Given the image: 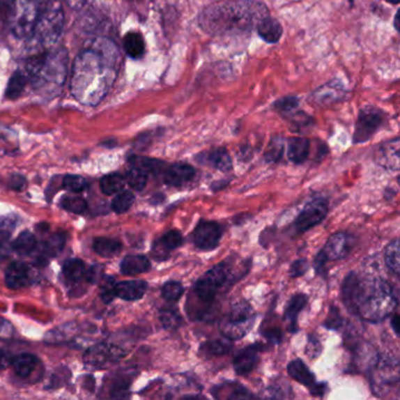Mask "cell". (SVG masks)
I'll return each instance as SVG.
<instances>
[{"label": "cell", "mask_w": 400, "mask_h": 400, "mask_svg": "<svg viewBox=\"0 0 400 400\" xmlns=\"http://www.w3.org/2000/svg\"><path fill=\"white\" fill-rule=\"evenodd\" d=\"M15 228V221L11 219H1L0 220V231L1 233H10L12 229Z\"/></svg>", "instance_id": "obj_59"}, {"label": "cell", "mask_w": 400, "mask_h": 400, "mask_svg": "<svg viewBox=\"0 0 400 400\" xmlns=\"http://www.w3.org/2000/svg\"><path fill=\"white\" fill-rule=\"evenodd\" d=\"M115 296V282L113 277L102 278L101 297L105 303H109Z\"/></svg>", "instance_id": "obj_47"}, {"label": "cell", "mask_w": 400, "mask_h": 400, "mask_svg": "<svg viewBox=\"0 0 400 400\" xmlns=\"http://www.w3.org/2000/svg\"><path fill=\"white\" fill-rule=\"evenodd\" d=\"M269 15L267 8L252 0H238L213 5L200 15V26L208 33H242L249 32Z\"/></svg>", "instance_id": "obj_2"}, {"label": "cell", "mask_w": 400, "mask_h": 400, "mask_svg": "<svg viewBox=\"0 0 400 400\" xmlns=\"http://www.w3.org/2000/svg\"><path fill=\"white\" fill-rule=\"evenodd\" d=\"M125 356V351L119 346L109 344L93 345L86 351L85 363L94 367H105L115 363Z\"/></svg>", "instance_id": "obj_11"}, {"label": "cell", "mask_w": 400, "mask_h": 400, "mask_svg": "<svg viewBox=\"0 0 400 400\" xmlns=\"http://www.w3.org/2000/svg\"><path fill=\"white\" fill-rule=\"evenodd\" d=\"M61 206L63 209L70 211V213H75V214H82L86 210L87 203L82 197H63L61 201Z\"/></svg>", "instance_id": "obj_44"}, {"label": "cell", "mask_w": 400, "mask_h": 400, "mask_svg": "<svg viewBox=\"0 0 400 400\" xmlns=\"http://www.w3.org/2000/svg\"><path fill=\"white\" fill-rule=\"evenodd\" d=\"M233 344L226 339H216V341H207L202 345L203 351L210 356H222L230 351Z\"/></svg>", "instance_id": "obj_41"}, {"label": "cell", "mask_w": 400, "mask_h": 400, "mask_svg": "<svg viewBox=\"0 0 400 400\" xmlns=\"http://www.w3.org/2000/svg\"><path fill=\"white\" fill-rule=\"evenodd\" d=\"M12 364V357L8 352L0 350V370H4Z\"/></svg>", "instance_id": "obj_58"}, {"label": "cell", "mask_w": 400, "mask_h": 400, "mask_svg": "<svg viewBox=\"0 0 400 400\" xmlns=\"http://www.w3.org/2000/svg\"><path fill=\"white\" fill-rule=\"evenodd\" d=\"M343 95H344V87L337 80L330 82V84H326L315 93L316 99L322 104L339 100L341 98H343Z\"/></svg>", "instance_id": "obj_28"}, {"label": "cell", "mask_w": 400, "mask_h": 400, "mask_svg": "<svg viewBox=\"0 0 400 400\" xmlns=\"http://www.w3.org/2000/svg\"><path fill=\"white\" fill-rule=\"evenodd\" d=\"M298 104H300L298 98L286 97L281 99V100L276 101L275 108L277 111H281V113H289V111H293L295 108H297Z\"/></svg>", "instance_id": "obj_49"}, {"label": "cell", "mask_w": 400, "mask_h": 400, "mask_svg": "<svg viewBox=\"0 0 400 400\" xmlns=\"http://www.w3.org/2000/svg\"><path fill=\"white\" fill-rule=\"evenodd\" d=\"M307 302H308V297L305 296V295H302V293H298V295L291 297V300H289V303L286 305L284 318L288 323L290 332H296L298 330L297 329V318H298L300 312L305 307Z\"/></svg>", "instance_id": "obj_22"}, {"label": "cell", "mask_w": 400, "mask_h": 400, "mask_svg": "<svg viewBox=\"0 0 400 400\" xmlns=\"http://www.w3.org/2000/svg\"><path fill=\"white\" fill-rule=\"evenodd\" d=\"M222 238V228L219 223L200 221L194 230L193 241L197 249L209 252L220 245Z\"/></svg>", "instance_id": "obj_12"}, {"label": "cell", "mask_w": 400, "mask_h": 400, "mask_svg": "<svg viewBox=\"0 0 400 400\" xmlns=\"http://www.w3.org/2000/svg\"><path fill=\"white\" fill-rule=\"evenodd\" d=\"M391 325H392L393 331L397 336H399V330H398V325H399V317L398 315L393 316L392 322H391Z\"/></svg>", "instance_id": "obj_62"}, {"label": "cell", "mask_w": 400, "mask_h": 400, "mask_svg": "<svg viewBox=\"0 0 400 400\" xmlns=\"http://www.w3.org/2000/svg\"><path fill=\"white\" fill-rule=\"evenodd\" d=\"M385 1H387V3H390V4L397 5V4H399L400 0H385Z\"/></svg>", "instance_id": "obj_64"}, {"label": "cell", "mask_w": 400, "mask_h": 400, "mask_svg": "<svg viewBox=\"0 0 400 400\" xmlns=\"http://www.w3.org/2000/svg\"><path fill=\"white\" fill-rule=\"evenodd\" d=\"M398 22H399V19H398V13H397L396 18H394V26H396L397 31H399V26H398Z\"/></svg>", "instance_id": "obj_63"}, {"label": "cell", "mask_w": 400, "mask_h": 400, "mask_svg": "<svg viewBox=\"0 0 400 400\" xmlns=\"http://www.w3.org/2000/svg\"><path fill=\"white\" fill-rule=\"evenodd\" d=\"M231 278V268L226 262L211 268L195 284V293L204 302H211L219 293L221 286H226Z\"/></svg>", "instance_id": "obj_8"}, {"label": "cell", "mask_w": 400, "mask_h": 400, "mask_svg": "<svg viewBox=\"0 0 400 400\" xmlns=\"http://www.w3.org/2000/svg\"><path fill=\"white\" fill-rule=\"evenodd\" d=\"M93 249L101 257H113L121 252V243L111 238H98L94 240Z\"/></svg>", "instance_id": "obj_32"}, {"label": "cell", "mask_w": 400, "mask_h": 400, "mask_svg": "<svg viewBox=\"0 0 400 400\" xmlns=\"http://www.w3.org/2000/svg\"><path fill=\"white\" fill-rule=\"evenodd\" d=\"M326 261H328V257H326L324 252H319L318 255L316 256L315 259V270L318 275H322V276H325V264Z\"/></svg>", "instance_id": "obj_52"}, {"label": "cell", "mask_w": 400, "mask_h": 400, "mask_svg": "<svg viewBox=\"0 0 400 400\" xmlns=\"http://www.w3.org/2000/svg\"><path fill=\"white\" fill-rule=\"evenodd\" d=\"M252 393L248 392V390H245L242 386H236V389L231 391L229 398L231 399H241V398H252Z\"/></svg>", "instance_id": "obj_57"}, {"label": "cell", "mask_w": 400, "mask_h": 400, "mask_svg": "<svg viewBox=\"0 0 400 400\" xmlns=\"http://www.w3.org/2000/svg\"><path fill=\"white\" fill-rule=\"evenodd\" d=\"M147 291V283L144 281H125L115 284V296L121 300H140Z\"/></svg>", "instance_id": "obj_20"}, {"label": "cell", "mask_w": 400, "mask_h": 400, "mask_svg": "<svg viewBox=\"0 0 400 400\" xmlns=\"http://www.w3.org/2000/svg\"><path fill=\"white\" fill-rule=\"evenodd\" d=\"M125 180H126L127 183H128L132 190L141 192L147 185L148 174L146 171H142V169L133 167L127 173Z\"/></svg>", "instance_id": "obj_38"}, {"label": "cell", "mask_w": 400, "mask_h": 400, "mask_svg": "<svg viewBox=\"0 0 400 400\" xmlns=\"http://www.w3.org/2000/svg\"><path fill=\"white\" fill-rule=\"evenodd\" d=\"M308 271V262L305 260H298L293 262V266L290 267V277H300Z\"/></svg>", "instance_id": "obj_50"}, {"label": "cell", "mask_w": 400, "mask_h": 400, "mask_svg": "<svg viewBox=\"0 0 400 400\" xmlns=\"http://www.w3.org/2000/svg\"><path fill=\"white\" fill-rule=\"evenodd\" d=\"M328 260H341L350 252V241L348 235L343 233H334L323 249Z\"/></svg>", "instance_id": "obj_18"}, {"label": "cell", "mask_w": 400, "mask_h": 400, "mask_svg": "<svg viewBox=\"0 0 400 400\" xmlns=\"http://www.w3.org/2000/svg\"><path fill=\"white\" fill-rule=\"evenodd\" d=\"M67 1H68L70 8H75V10L82 8L84 4H85V0H67Z\"/></svg>", "instance_id": "obj_61"}, {"label": "cell", "mask_w": 400, "mask_h": 400, "mask_svg": "<svg viewBox=\"0 0 400 400\" xmlns=\"http://www.w3.org/2000/svg\"><path fill=\"white\" fill-rule=\"evenodd\" d=\"M328 201L324 199H316L307 204L295 221V228L298 233H305L317 226L325 219L328 214Z\"/></svg>", "instance_id": "obj_10"}, {"label": "cell", "mask_w": 400, "mask_h": 400, "mask_svg": "<svg viewBox=\"0 0 400 400\" xmlns=\"http://www.w3.org/2000/svg\"><path fill=\"white\" fill-rule=\"evenodd\" d=\"M101 272H102V268L100 266H94L86 271L85 278L89 283H95L100 279Z\"/></svg>", "instance_id": "obj_54"}, {"label": "cell", "mask_w": 400, "mask_h": 400, "mask_svg": "<svg viewBox=\"0 0 400 400\" xmlns=\"http://www.w3.org/2000/svg\"><path fill=\"white\" fill-rule=\"evenodd\" d=\"M12 332H13V328H12L11 323L0 317V337H11Z\"/></svg>", "instance_id": "obj_56"}, {"label": "cell", "mask_w": 400, "mask_h": 400, "mask_svg": "<svg viewBox=\"0 0 400 400\" xmlns=\"http://www.w3.org/2000/svg\"><path fill=\"white\" fill-rule=\"evenodd\" d=\"M383 123V113L378 108L367 106L360 111L356 130L353 134L355 144H363L370 140Z\"/></svg>", "instance_id": "obj_9"}, {"label": "cell", "mask_w": 400, "mask_h": 400, "mask_svg": "<svg viewBox=\"0 0 400 400\" xmlns=\"http://www.w3.org/2000/svg\"><path fill=\"white\" fill-rule=\"evenodd\" d=\"M290 377L303 385L311 387L316 383L315 376L300 360H295L288 365Z\"/></svg>", "instance_id": "obj_25"}, {"label": "cell", "mask_w": 400, "mask_h": 400, "mask_svg": "<svg viewBox=\"0 0 400 400\" xmlns=\"http://www.w3.org/2000/svg\"><path fill=\"white\" fill-rule=\"evenodd\" d=\"M68 53L63 47L32 56L27 61V73L34 89L46 95H54L66 82Z\"/></svg>", "instance_id": "obj_3"}, {"label": "cell", "mask_w": 400, "mask_h": 400, "mask_svg": "<svg viewBox=\"0 0 400 400\" xmlns=\"http://www.w3.org/2000/svg\"><path fill=\"white\" fill-rule=\"evenodd\" d=\"M259 352H260L259 345L248 346L238 352V356L233 360V369L236 371V374L241 376L250 374L255 369L259 360Z\"/></svg>", "instance_id": "obj_17"}, {"label": "cell", "mask_w": 400, "mask_h": 400, "mask_svg": "<svg viewBox=\"0 0 400 400\" xmlns=\"http://www.w3.org/2000/svg\"><path fill=\"white\" fill-rule=\"evenodd\" d=\"M160 321L163 328L167 330H175L182 324V317L178 311L173 309H164L160 314Z\"/></svg>", "instance_id": "obj_43"}, {"label": "cell", "mask_w": 400, "mask_h": 400, "mask_svg": "<svg viewBox=\"0 0 400 400\" xmlns=\"http://www.w3.org/2000/svg\"><path fill=\"white\" fill-rule=\"evenodd\" d=\"M197 171L187 163H175L171 167L166 168L163 173V180L171 187H182L190 183L195 178Z\"/></svg>", "instance_id": "obj_15"}, {"label": "cell", "mask_w": 400, "mask_h": 400, "mask_svg": "<svg viewBox=\"0 0 400 400\" xmlns=\"http://www.w3.org/2000/svg\"><path fill=\"white\" fill-rule=\"evenodd\" d=\"M183 293L185 289L178 282H168L162 286V296L171 302L180 300Z\"/></svg>", "instance_id": "obj_46"}, {"label": "cell", "mask_w": 400, "mask_h": 400, "mask_svg": "<svg viewBox=\"0 0 400 400\" xmlns=\"http://www.w3.org/2000/svg\"><path fill=\"white\" fill-rule=\"evenodd\" d=\"M10 187L13 190L22 192L26 188V180L22 175H12L11 178H10Z\"/></svg>", "instance_id": "obj_51"}, {"label": "cell", "mask_w": 400, "mask_h": 400, "mask_svg": "<svg viewBox=\"0 0 400 400\" xmlns=\"http://www.w3.org/2000/svg\"><path fill=\"white\" fill-rule=\"evenodd\" d=\"M120 53L109 39H97L75 58L70 92L85 106H98L107 95L119 68Z\"/></svg>", "instance_id": "obj_1"}, {"label": "cell", "mask_w": 400, "mask_h": 400, "mask_svg": "<svg viewBox=\"0 0 400 400\" xmlns=\"http://www.w3.org/2000/svg\"><path fill=\"white\" fill-rule=\"evenodd\" d=\"M310 142L304 137H291L288 142V157L296 164L303 163L308 159Z\"/></svg>", "instance_id": "obj_24"}, {"label": "cell", "mask_w": 400, "mask_h": 400, "mask_svg": "<svg viewBox=\"0 0 400 400\" xmlns=\"http://www.w3.org/2000/svg\"><path fill=\"white\" fill-rule=\"evenodd\" d=\"M398 305L391 286L382 279L364 283L363 295L357 314L370 323H379L389 317Z\"/></svg>", "instance_id": "obj_4"}, {"label": "cell", "mask_w": 400, "mask_h": 400, "mask_svg": "<svg viewBox=\"0 0 400 400\" xmlns=\"http://www.w3.org/2000/svg\"><path fill=\"white\" fill-rule=\"evenodd\" d=\"M321 350H322L321 343L316 338H309L308 345H307V352H308L309 356L315 358L321 353Z\"/></svg>", "instance_id": "obj_53"}, {"label": "cell", "mask_w": 400, "mask_h": 400, "mask_svg": "<svg viewBox=\"0 0 400 400\" xmlns=\"http://www.w3.org/2000/svg\"><path fill=\"white\" fill-rule=\"evenodd\" d=\"M364 282L360 279L358 275L355 272L348 274L343 282V302H344L346 308L350 312H357L358 304L362 300L363 295Z\"/></svg>", "instance_id": "obj_13"}, {"label": "cell", "mask_w": 400, "mask_h": 400, "mask_svg": "<svg viewBox=\"0 0 400 400\" xmlns=\"http://www.w3.org/2000/svg\"><path fill=\"white\" fill-rule=\"evenodd\" d=\"M123 49L132 59H140L146 52L145 40L141 34L130 32L123 38Z\"/></svg>", "instance_id": "obj_26"}, {"label": "cell", "mask_w": 400, "mask_h": 400, "mask_svg": "<svg viewBox=\"0 0 400 400\" xmlns=\"http://www.w3.org/2000/svg\"><path fill=\"white\" fill-rule=\"evenodd\" d=\"M151 269V262L146 256H127L121 262V272L126 276L144 274Z\"/></svg>", "instance_id": "obj_23"}, {"label": "cell", "mask_w": 400, "mask_h": 400, "mask_svg": "<svg viewBox=\"0 0 400 400\" xmlns=\"http://www.w3.org/2000/svg\"><path fill=\"white\" fill-rule=\"evenodd\" d=\"M86 271L87 269H86L85 263L79 259L70 260L63 266V275L67 278V281L72 282V283H79L82 278H85Z\"/></svg>", "instance_id": "obj_34"}, {"label": "cell", "mask_w": 400, "mask_h": 400, "mask_svg": "<svg viewBox=\"0 0 400 400\" xmlns=\"http://www.w3.org/2000/svg\"><path fill=\"white\" fill-rule=\"evenodd\" d=\"M41 12V0H11L8 6V24L17 38L33 36Z\"/></svg>", "instance_id": "obj_6"}, {"label": "cell", "mask_w": 400, "mask_h": 400, "mask_svg": "<svg viewBox=\"0 0 400 400\" xmlns=\"http://www.w3.org/2000/svg\"><path fill=\"white\" fill-rule=\"evenodd\" d=\"M27 79L22 75L20 70H15L8 80L6 91H5V98L8 100H15L22 95L24 89L26 87Z\"/></svg>", "instance_id": "obj_30"}, {"label": "cell", "mask_w": 400, "mask_h": 400, "mask_svg": "<svg viewBox=\"0 0 400 400\" xmlns=\"http://www.w3.org/2000/svg\"><path fill=\"white\" fill-rule=\"evenodd\" d=\"M32 279L31 269L27 264L22 262L12 263L5 274V283L10 289L17 290L29 286Z\"/></svg>", "instance_id": "obj_16"}, {"label": "cell", "mask_w": 400, "mask_h": 400, "mask_svg": "<svg viewBox=\"0 0 400 400\" xmlns=\"http://www.w3.org/2000/svg\"><path fill=\"white\" fill-rule=\"evenodd\" d=\"M37 247V238L30 231H24L12 245V249L19 255H30Z\"/></svg>", "instance_id": "obj_33"}, {"label": "cell", "mask_w": 400, "mask_h": 400, "mask_svg": "<svg viewBox=\"0 0 400 400\" xmlns=\"http://www.w3.org/2000/svg\"><path fill=\"white\" fill-rule=\"evenodd\" d=\"M65 241H66V238L63 233H58L52 235L44 245L45 259L58 255L63 250Z\"/></svg>", "instance_id": "obj_40"}, {"label": "cell", "mask_w": 400, "mask_h": 400, "mask_svg": "<svg viewBox=\"0 0 400 400\" xmlns=\"http://www.w3.org/2000/svg\"><path fill=\"white\" fill-rule=\"evenodd\" d=\"M206 161L221 171H229L233 168L231 157H230L229 153L226 152V149L224 148L211 151L208 155H206Z\"/></svg>", "instance_id": "obj_31"}, {"label": "cell", "mask_w": 400, "mask_h": 400, "mask_svg": "<svg viewBox=\"0 0 400 400\" xmlns=\"http://www.w3.org/2000/svg\"><path fill=\"white\" fill-rule=\"evenodd\" d=\"M63 188L73 193L82 192L87 187V182L85 178L79 175H66L63 180Z\"/></svg>", "instance_id": "obj_45"}, {"label": "cell", "mask_w": 400, "mask_h": 400, "mask_svg": "<svg viewBox=\"0 0 400 400\" xmlns=\"http://www.w3.org/2000/svg\"><path fill=\"white\" fill-rule=\"evenodd\" d=\"M399 139L387 141L379 146L376 153V161L379 166L389 171H398L400 164Z\"/></svg>", "instance_id": "obj_14"}, {"label": "cell", "mask_w": 400, "mask_h": 400, "mask_svg": "<svg viewBox=\"0 0 400 400\" xmlns=\"http://www.w3.org/2000/svg\"><path fill=\"white\" fill-rule=\"evenodd\" d=\"M101 190L106 195H114L123 190L125 178L119 174L107 175L100 182Z\"/></svg>", "instance_id": "obj_35"}, {"label": "cell", "mask_w": 400, "mask_h": 400, "mask_svg": "<svg viewBox=\"0 0 400 400\" xmlns=\"http://www.w3.org/2000/svg\"><path fill=\"white\" fill-rule=\"evenodd\" d=\"M399 241L394 240L391 242L385 252V263L393 274L399 275L400 256Z\"/></svg>", "instance_id": "obj_37"}, {"label": "cell", "mask_w": 400, "mask_h": 400, "mask_svg": "<svg viewBox=\"0 0 400 400\" xmlns=\"http://www.w3.org/2000/svg\"><path fill=\"white\" fill-rule=\"evenodd\" d=\"M377 355L374 352V348L369 346V345H364L360 346L356 351V365L362 367V369H374V365L377 363Z\"/></svg>", "instance_id": "obj_36"}, {"label": "cell", "mask_w": 400, "mask_h": 400, "mask_svg": "<svg viewBox=\"0 0 400 400\" xmlns=\"http://www.w3.org/2000/svg\"><path fill=\"white\" fill-rule=\"evenodd\" d=\"M37 365V357L31 353H22L20 356L15 357V360H12L13 370L22 378L30 377V374L33 372Z\"/></svg>", "instance_id": "obj_27"}, {"label": "cell", "mask_w": 400, "mask_h": 400, "mask_svg": "<svg viewBox=\"0 0 400 400\" xmlns=\"http://www.w3.org/2000/svg\"><path fill=\"white\" fill-rule=\"evenodd\" d=\"M135 197L134 194L130 190H121L118 195L114 197V200L111 202V209L118 213V214H123L126 213L132 206H133Z\"/></svg>", "instance_id": "obj_39"}, {"label": "cell", "mask_w": 400, "mask_h": 400, "mask_svg": "<svg viewBox=\"0 0 400 400\" xmlns=\"http://www.w3.org/2000/svg\"><path fill=\"white\" fill-rule=\"evenodd\" d=\"M264 337L274 344H279L282 341V332L279 329H269L264 332Z\"/></svg>", "instance_id": "obj_55"}, {"label": "cell", "mask_w": 400, "mask_h": 400, "mask_svg": "<svg viewBox=\"0 0 400 400\" xmlns=\"http://www.w3.org/2000/svg\"><path fill=\"white\" fill-rule=\"evenodd\" d=\"M130 162L133 167L139 168L142 171H146L147 174L152 173V174H161L166 171V163L160 160L149 159V157H142V156H132L130 157Z\"/></svg>", "instance_id": "obj_29"}, {"label": "cell", "mask_w": 400, "mask_h": 400, "mask_svg": "<svg viewBox=\"0 0 400 400\" xmlns=\"http://www.w3.org/2000/svg\"><path fill=\"white\" fill-rule=\"evenodd\" d=\"M257 31L260 37L264 41H267L269 44H276L281 39L282 34H283V29L278 20L271 18V17H266L262 19L259 24H257Z\"/></svg>", "instance_id": "obj_21"}, {"label": "cell", "mask_w": 400, "mask_h": 400, "mask_svg": "<svg viewBox=\"0 0 400 400\" xmlns=\"http://www.w3.org/2000/svg\"><path fill=\"white\" fill-rule=\"evenodd\" d=\"M284 152V142L282 137H274L268 146L267 152L264 154V159L269 163H276L282 159Z\"/></svg>", "instance_id": "obj_42"}, {"label": "cell", "mask_w": 400, "mask_h": 400, "mask_svg": "<svg viewBox=\"0 0 400 400\" xmlns=\"http://www.w3.org/2000/svg\"><path fill=\"white\" fill-rule=\"evenodd\" d=\"M65 25V12L59 0H47L41 8L32 37L45 49H52L59 40Z\"/></svg>", "instance_id": "obj_5"}, {"label": "cell", "mask_w": 400, "mask_h": 400, "mask_svg": "<svg viewBox=\"0 0 400 400\" xmlns=\"http://www.w3.org/2000/svg\"><path fill=\"white\" fill-rule=\"evenodd\" d=\"M255 321V315L252 307L243 300L233 304L230 315L223 322L221 331L229 341H238L245 337L252 329Z\"/></svg>", "instance_id": "obj_7"}, {"label": "cell", "mask_w": 400, "mask_h": 400, "mask_svg": "<svg viewBox=\"0 0 400 400\" xmlns=\"http://www.w3.org/2000/svg\"><path fill=\"white\" fill-rule=\"evenodd\" d=\"M310 390H311V393L314 396H322L323 393L325 392V384H317V383H315L310 387Z\"/></svg>", "instance_id": "obj_60"}, {"label": "cell", "mask_w": 400, "mask_h": 400, "mask_svg": "<svg viewBox=\"0 0 400 400\" xmlns=\"http://www.w3.org/2000/svg\"><path fill=\"white\" fill-rule=\"evenodd\" d=\"M341 324H343V318H341V312L336 307H331L328 318L324 322V326L326 329L334 330V329H339Z\"/></svg>", "instance_id": "obj_48"}, {"label": "cell", "mask_w": 400, "mask_h": 400, "mask_svg": "<svg viewBox=\"0 0 400 400\" xmlns=\"http://www.w3.org/2000/svg\"><path fill=\"white\" fill-rule=\"evenodd\" d=\"M182 245H183V238H182L181 233L178 230H171L167 233H164L161 240L156 242L153 248V254L160 260H163L167 257L171 250L180 248Z\"/></svg>", "instance_id": "obj_19"}]
</instances>
